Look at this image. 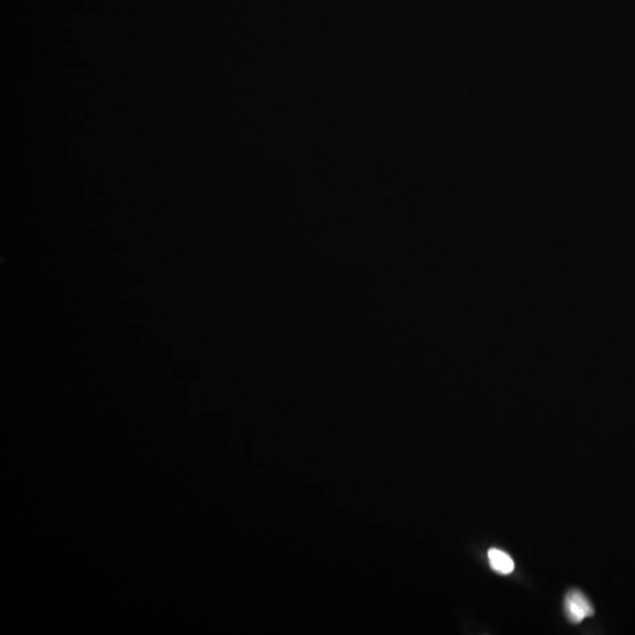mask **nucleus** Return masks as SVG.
I'll return each instance as SVG.
<instances>
[{
	"instance_id": "f257e3e1",
	"label": "nucleus",
	"mask_w": 635,
	"mask_h": 635,
	"mask_svg": "<svg viewBox=\"0 0 635 635\" xmlns=\"http://www.w3.org/2000/svg\"><path fill=\"white\" fill-rule=\"evenodd\" d=\"M565 613L572 624H580L583 619L592 617L594 609L586 597L579 590L568 592L565 599Z\"/></svg>"
},
{
	"instance_id": "f03ea898",
	"label": "nucleus",
	"mask_w": 635,
	"mask_h": 635,
	"mask_svg": "<svg viewBox=\"0 0 635 635\" xmlns=\"http://www.w3.org/2000/svg\"><path fill=\"white\" fill-rule=\"evenodd\" d=\"M489 561L492 569L500 574H511L514 571V561L507 553L500 549H492L489 551Z\"/></svg>"
}]
</instances>
